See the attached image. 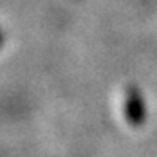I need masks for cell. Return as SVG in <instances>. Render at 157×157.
Wrapping results in <instances>:
<instances>
[{
	"label": "cell",
	"instance_id": "cell-1",
	"mask_svg": "<svg viewBox=\"0 0 157 157\" xmlns=\"http://www.w3.org/2000/svg\"><path fill=\"white\" fill-rule=\"evenodd\" d=\"M126 110H128V119L132 123H137L143 119V101L136 92H130L128 103H126Z\"/></svg>",
	"mask_w": 157,
	"mask_h": 157
}]
</instances>
